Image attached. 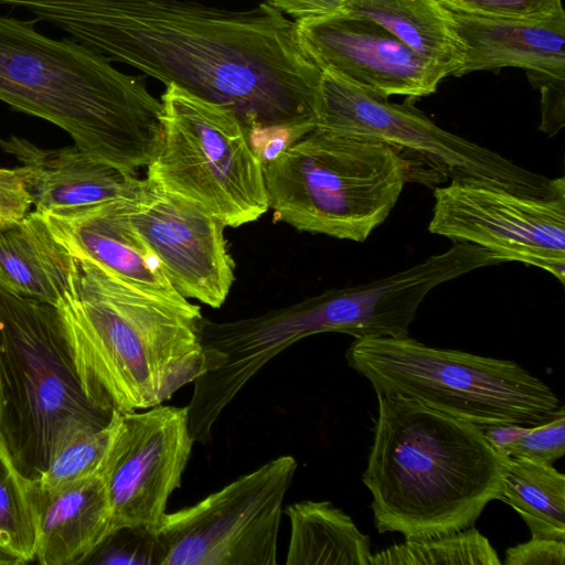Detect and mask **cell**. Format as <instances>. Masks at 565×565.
<instances>
[{
  "mask_svg": "<svg viewBox=\"0 0 565 565\" xmlns=\"http://www.w3.org/2000/svg\"><path fill=\"white\" fill-rule=\"evenodd\" d=\"M110 62L232 109L263 164L315 129L321 70L295 21L262 2L232 10L194 0H0Z\"/></svg>",
  "mask_w": 565,
  "mask_h": 565,
  "instance_id": "obj_1",
  "label": "cell"
},
{
  "mask_svg": "<svg viewBox=\"0 0 565 565\" xmlns=\"http://www.w3.org/2000/svg\"><path fill=\"white\" fill-rule=\"evenodd\" d=\"M57 307L84 391L107 415L162 404L204 371L203 317L190 301L147 294L76 259Z\"/></svg>",
  "mask_w": 565,
  "mask_h": 565,
  "instance_id": "obj_2",
  "label": "cell"
},
{
  "mask_svg": "<svg viewBox=\"0 0 565 565\" xmlns=\"http://www.w3.org/2000/svg\"><path fill=\"white\" fill-rule=\"evenodd\" d=\"M38 22L0 14V100L58 126L97 160L129 173L148 167L163 137L161 100L141 76Z\"/></svg>",
  "mask_w": 565,
  "mask_h": 565,
  "instance_id": "obj_3",
  "label": "cell"
},
{
  "mask_svg": "<svg viewBox=\"0 0 565 565\" xmlns=\"http://www.w3.org/2000/svg\"><path fill=\"white\" fill-rule=\"evenodd\" d=\"M376 397L362 481L377 531L415 540L473 526L497 500L507 457L475 424L401 395Z\"/></svg>",
  "mask_w": 565,
  "mask_h": 565,
  "instance_id": "obj_4",
  "label": "cell"
},
{
  "mask_svg": "<svg viewBox=\"0 0 565 565\" xmlns=\"http://www.w3.org/2000/svg\"><path fill=\"white\" fill-rule=\"evenodd\" d=\"M275 222L363 243L415 179L414 160L383 141L315 128L264 163Z\"/></svg>",
  "mask_w": 565,
  "mask_h": 565,
  "instance_id": "obj_5",
  "label": "cell"
},
{
  "mask_svg": "<svg viewBox=\"0 0 565 565\" xmlns=\"http://www.w3.org/2000/svg\"><path fill=\"white\" fill-rule=\"evenodd\" d=\"M110 416L84 391L58 307L0 286V438L22 475L39 479L57 439Z\"/></svg>",
  "mask_w": 565,
  "mask_h": 565,
  "instance_id": "obj_6",
  "label": "cell"
},
{
  "mask_svg": "<svg viewBox=\"0 0 565 565\" xmlns=\"http://www.w3.org/2000/svg\"><path fill=\"white\" fill-rule=\"evenodd\" d=\"M345 360L375 393L412 398L477 426H537L561 406L546 383L513 361L428 347L409 335L355 339Z\"/></svg>",
  "mask_w": 565,
  "mask_h": 565,
  "instance_id": "obj_7",
  "label": "cell"
},
{
  "mask_svg": "<svg viewBox=\"0 0 565 565\" xmlns=\"http://www.w3.org/2000/svg\"><path fill=\"white\" fill-rule=\"evenodd\" d=\"M160 100L163 137L147 179L225 226L263 216L269 209L264 164L235 113L175 85L166 86Z\"/></svg>",
  "mask_w": 565,
  "mask_h": 565,
  "instance_id": "obj_8",
  "label": "cell"
},
{
  "mask_svg": "<svg viewBox=\"0 0 565 565\" xmlns=\"http://www.w3.org/2000/svg\"><path fill=\"white\" fill-rule=\"evenodd\" d=\"M315 128L383 141L429 164L444 179L476 180L529 195L565 192V178L530 171L497 151L437 126L408 103L395 104L375 92L322 70Z\"/></svg>",
  "mask_w": 565,
  "mask_h": 565,
  "instance_id": "obj_9",
  "label": "cell"
},
{
  "mask_svg": "<svg viewBox=\"0 0 565 565\" xmlns=\"http://www.w3.org/2000/svg\"><path fill=\"white\" fill-rule=\"evenodd\" d=\"M296 470L292 456H279L166 513L153 533V564L276 565L282 503Z\"/></svg>",
  "mask_w": 565,
  "mask_h": 565,
  "instance_id": "obj_10",
  "label": "cell"
},
{
  "mask_svg": "<svg viewBox=\"0 0 565 565\" xmlns=\"http://www.w3.org/2000/svg\"><path fill=\"white\" fill-rule=\"evenodd\" d=\"M431 234L535 266L565 284V192L529 195L476 180L434 191Z\"/></svg>",
  "mask_w": 565,
  "mask_h": 565,
  "instance_id": "obj_11",
  "label": "cell"
},
{
  "mask_svg": "<svg viewBox=\"0 0 565 565\" xmlns=\"http://www.w3.org/2000/svg\"><path fill=\"white\" fill-rule=\"evenodd\" d=\"M111 438L103 471L115 533L153 534L181 486L194 440L188 407L111 412Z\"/></svg>",
  "mask_w": 565,
  "mask_h": 565,
  "instance_id": "obj_12",
  "label": "cell"
},
{
  "mask_svg": "<svg viewBox=\"0 0 565 565\" xmlns=\"http://www.w3.org/2000/svg\"><path fill=\"white\" fill-rule=\"evenodd\" d=\"M119 206L180 295L212 308L224 303L235 279V263L222 221L147 178L119 199Z\"/></svg>",
  "mask_w": 565,
  "mask_h": 565,
  "instance_id": "obj_13",
  "label": "cell"
},
{
  "mask_svg": "<svg viewBox=\"0 0 565 565\" xmlns=\"http://www.w3.org/2000/svg\"><path fill=\"white\" fill-rule=\"evenodd\" d=\"M302 47L320 67L385 97L412 99L436 92L446 78L379 23L345 12L295 21Z\"/></svg>",
  "mask_w": 565,
  "mask_h": 565,
  "instance_id": "obj_14",
  "label": "cell"
},
{
  "mask_svg": "<svg viewBox=\"0 0 565 565\" xmlns=\"http://www.w3.org/2000/svg\"><path fill=\"white\" fill-rule=\"evenodd\" d=\"M40 214L74 258L90 262L147 294L178 303L189 302L131 228L120 210L119 199Z\"/></svg>",
  "mask_w": 565,
  "mask_h": 565,
  "instance_id": "obj_15",
  "label": "cell"
},
{
  "mask_svg": "<svg viewBox=\"0 0 565 565\" xmlns=\"http://www.w3.org/2000/svg\"><path fill=\"white\" fill-rule=\"evenodd\" d=\"M0 147L21 163L17 170L39 213L126 198L140 182L136 173L97 160L75 145L43 149L10 137L0 139Z\"/></svg>",
  "mask_w": 565,
  "mask_h": 565,
  "instance_id": "obj_16",
  "label": "cell"
},
{
  "mask_svg": "<svg viewBox=\"0 0 565 565\" xmlns=\"http://www.w3.org/2000/svg\"><path fill=\"white\" fill-rule=\"evenodd\" d=\"M450 13L465 47L458 76L511 66L565 79V13L537 20Z\"/></svg>",
  "mask_w": 565,
  "mask_h": 565,
  "instance_id": "obj_17",
  "label": "cell"
},
{
  "mask_svg": "<svg viewBox=\"0 0 565 565\" xmlns=\"http://www.w3.org/2000/svg\"><path fill=\"white\" fill-rule=\"evenodd\" d=\"M33 497L38 512L35 561L42 565L87 563L115 534L103 477L52 493L33 488Z\"/></svg>",
  "mask_w": 565,
  "mask_h": 565,
  "instance_id": "obj_18",
  "label": "cell"
},
{
  "mask_svg": "<svg viewBox=\"0 0 565 565\" xmlns=\"http://www.w3.org/2000/svg\"><path fill=\"white\" fill-rule=\"evenodd\" d=\"M76 259L36 211L0 225V286L58 306L71 287Z\"/></svg>",
  "mask_w": 565,
  "mask_h": 565,
  "instance_id": "obj_19",
  "label": "cell"
},
{
  "mask_svg": "<svg viewBox=\"0 0 565 565\" xmlns=\"http://www.w3.org/2000/svg\"><path fill=\"white\" fill-rule=\"evenodd\" d=\"M343 12L379 23L447 77L458 76L465 47L438 0H348Z\"/></svg>",
  "mask_w": 565,
  "mask_h": 565,
  "instance_id": "obj_20",
  "label": "cell"
},
{
  "mask_svg": "<svg viewBox=\"0 0 565 565\" xmlns=\"http://www.w3.org/2000/svg\"><path fill=\"white\" fill-rule=\"evenodd\" d=\"M290 539L286 565H369L370 537L329 501L289 504Z\"/></svg>",
  "mask_w": 565,
  "mask_h": 565,
  "instance_id": "obj_21",
  "label": "cell"
},
{
  "mask_svg": "<svg viewBox=\"0 0 565 565\" xmlns=\"http://www.w3.org/2000/svg\"><path fill=\"white\" fill-rule=\"evenodd\" d=\"M497 500L523 519L533 537L565 541V476L552 465L507 457Z\"/></svg>",
  "mask_w": 565,
  "mask_h": 565,
  "instance_id": "obj_22",
  "label": "cell"
},
{
  "mask_svg": "<svg viewBox=\"0 0 565 565\" xmlns=\"http://www.w3.org/2000/svg\"><path fill=\"white\" fill-rule=\"evenodd\" d=\"M36 544L32 480L18 469L0 438V551L25 564L35 561Z\"/></svg>",
  "mask_w": 565,
  "mask_h": 565,
  "instance_id": "obj_23",
  "label": "cell"
},
{
  "mask_svg": "<svg viewBox=\"0 0 565 565\" xmlns=\"http://www.w3.org/2000/svg\"><path fill=\"white\" fill-rule=\"evenodd\" d=\"M490 541L473 526L405 540L372 554L369 565H501Z\"/></svg>",
  "mask_w": 565,
  "mask_h": 565,
  "instance_id": "obj_24",
  "label": "cell"
},
{
  "mask_svg": "<svg viewBox=\"0 0 565 565\" xmlns=\"http://www.w3.org/2000/svg\"><path fill=\"white\" fill-rule=\"evenodd\" d=\"M111 438V422L103 427L82 426L51 447L47 466L32 481L39 493H52L86 479L102 477Z\"/></svg>",
  "mask_w": 565,
  "mask_h": 565,
  "instance_id": "obj_25",
  "label": "cell"
},
{
  "mask_svg": "<svg viewBox=\"0 0 565 565\" xmlns=\"http://www.w3.org/2000/svg\"><path fill=\"white\" fill-rule=\"evenodd\" d=\"M448 10L507 19L537 20L564 14L561 0H438Z\"/></svg>",
  "mask_w": 565,
  "mask_h": 565,
  "instance_id": "obj_26",
  "label": "cell"
},
{
  "mask_svg": "<svg viewBox=\"0 0 565 565\" xmlns=\"http://www.w3.org/2000/svg\"><path fill=\"white\" fill-rule=\"evenodd\" d=\"M565 454V408L558 411L548 422L532 426L508 449L507 456L526 458L552 465Z\"/></svg>",
  "mask_w": 565,
  "mask_h": 565,
  "instance_id": "obj_27",
  "label": "cell"
},
{
  "mask_svg": "<svg viewBox=\"0 0 565 565\" xmlns=\"http://www.w3.org/2000/svg\"><path fill=\"white\" fill-rule=\"evenodd\" d=\"M565 541L533 537L505 551V565H564Z\"/></svg>",
  "mask_w": 565,
  "mask_h": 565,
  "instance_id": "obj_28",
  "label": "cell"
},
{
  "mask_svg": "<svg viewBox=\"0 0 565 565\" xmlns=\"http://www.w3.org/2000/svg\"><path fill=\"white\" fill-rule=\"evenodd\" d=\"M30 196L17 168H0V225L29 213Z\"/></svg>",
  "mask_w": 565,
  "mask_h": 565,
  "instance_id": "obj_29",
  "label": "cell"
},
{
  "mask_svg": "<svg viewBox=\"0 0 565 565\" xmlns=\"http://www.w3.org/2000/svg\"><path fill=\"white\" fill-rule=\"evenodd\" d=\"M564 83L565 79L545 77L542 84V121L540 129L547 137L556 135L565 124Z\"/></svg>",
  "mask_w": 565,
  "mask_h": 565,
  "instance_id": "obj_30",
  "label": "cell"
},
{
  "mask_svg": "<svg viewBox=\"0 0 565 565\" xmlns=\"http://www.w3.org/2000/svg\"><path fill=\"white\" fill-rule=\"evenodd\" d=\"M348 0H265L296 20L342 13Z\"/></svg>",
  "mask_w": 565,
  "mask_h": 565,
  "instance_id": "obj_31",
  "label": "cell"
},
{
  "mask_svg": "<svg viewBox=\"0 0 565 565\" xmlns=\"http://www.w3.org/2000/svg\"><path fill=\"white\" fill-rule=\"evenodd\" d=\"M487 441L500 455L508 457V449L520 439L532 426L514 423H499L478 426Z\"/></svg>",
  "mask_w": 565,
  "mask_h": 565,
  "instance_id": "obj_32",
  "label": "cell"
},
{
  "mask_svg": "<svg viewBox=\"0 0 565 565\" xmlns=\"http://www.w3.org/2000/svg\"><path fill=\"white\" fill-rule=\"evenodd\" d=\"M0 565H19V563L11 556L0 551Z\"/></svg>",
  "mask_w": 565,
  "mask_h": 565,
  "instance_id": "obj_33",
  "label": "cell"
}]
</instances>
